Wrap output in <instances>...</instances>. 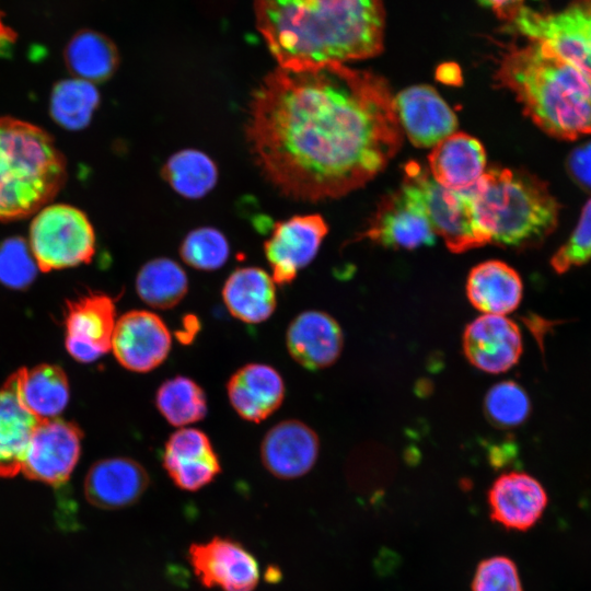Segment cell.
Masks as SVG:
<instances>
[{"label":"cell","instance_id":"22","mask_svg":"<svg viewBox=\"0 0 591 591\" xmlns=\"http://www.w3.org/2000/svg\"><path fill=\"white\" fill-rule=\"evenodd\" d=\"M285 392L279 372L265 363L244 364L227 383L230 405L251 422H260L274 414L282 404Z\"/></svg>","mask_w":591,"mask_h":591},{"label":"cell","instance_id":"7","mask_svg":"<svg viewBox=\"0 0 591 591\" xmlns=\"http://www.w3.org/2000/svg\"><path fill=\"white\" fill-rule=\"evenodd\" d=\"M28 246L42 271L74 267L93 258L94 229L80 209L63 204L47 205L31 223Z\"/></svg>","mask_w":591,"mask_h":591},{"label":"cell","instance_id":"18","mask_svg":"<svg viewBox=\"0 0 591 591\" xmlns=\"http://www.w3.org/2000/svg\"><path fill=\"white\" fill-rule=\"evenodd\" d=\"M259 453L264 467L275 477L299 478L316 463L320 439L306 424L286 419L266 432Z\"/></svg>","mask_w":591,"mask_h":591},{"label":"cell","instance_id":"15","mask_svg":"<svg viewBox=\"0 0 591 591\" xmlns=\"http://www.w3.org/2000/svg\"><path fill=\"white\" fill-rule=\"evenodd\" d=\"M364 235L386 247L413 250L434 242V232L415 195L402 187L380 205Z\"/></svg>","mask_w":591,"mask_h":591},{"label":"cell","instance_id":"40","mask_svg":"<svg viewBox=\"0 0 591 591\" xmlns=\"http://www.w3.org/2000/svg\"><path fill=\"white\" fill-rule=\"evenodd\" d=\"M199 329V322L194 315H188L183 321L182 329L176 332L177 338L183 343H190Z\"/></svg>","mask_w":591,"mask_h":591},{"label":"cell","instance_id":"17","mask_svg":"<svg viewBox=\"0 0 591 591\" xmlns=\"http://www.w3.org/2000/svg\"><path fill=\"white\" fill-rule=\"evenodd\" d=\"M487 500L493 521L522 532L540 521L548 503L542 484L523 472L501 474L490 486Z\"/></svg>","mask_w":591,"mask_h":591},{"label":"cell","instance_id":"24","mask_svg":"<svg viewBox=\"0 0 591 591\" xmlns=\"http://www.w3.org/2000/svg\"><path fill=\"white\" fill-rule=\"evenodd\" d=\"M519 274L506 263L487 260L473 267L466 281L471 304L485 314L503 315L513 312L522 299Z\"/></svg>","mask_w":591,"mask_h":591},{"label":"cell","instance_id":"27","mask_svg":"<svg viewBox=\"0 0 591 591\" xmlns=\"http://www.w3.org/2000/svg\"><path fill=\"white\" fill-rule=\"evenodd\" d=\"M38 421L20 402L11 375L0 389V477H12L21 471Z\"/></svg>","mask_w":591,"mask_h":591},{"label":"cell","instance_id":"11","mask_svg":"<svg viewBox=\"0 0 591 591\" xmlns=\"http://www.w3.org/2000/svg\"><path fill=\"white\" fill-rule=\"evenodd\" d=\"M171 347V333L153 312L131 310L116 322L112 349L117 361L129 371L154 370L165 361Z\"/></svg>","mask_w":591,"mask_h":591},{"label":"cell","instance_id":"3","mask_svg":"<svg viewBox=\"0 0 591 591\" xmlns=\"http://www.w3.org/2000/svg\"><path fill=\"white\" fill-rule=\"evenodd\" d=\"M496 77L547 135L575 140L591 134V73L546 44L511 48Z\"/></svg>","mask_w":591,"mask_h":591},{"label":"cell","instance_id":"1","mask_svg":"<svg viewBox=\"0 0 591 591\" xmlns=\"http://www.w3.org/2000/svg\"><path fill=\"white\" fill-rule=\"evenodd\" d=\"M393 99L383 78L344 63L279 67L253 93L246 138L260 171L283 195L341 197L398 151Z\"/></svg>","mask_w":591,"mask_h":591},{"label":"cell","instance_id":"23","mask_svg":"<svg viewBox=\"0 0 591 591\" xmlns=\"http://www.w3.org/2000/svg\"><path fill=\"white\" fill-rule=\"evenodd\" d=\"M429 167L433 179L445 188L467 190L485 172L483 144L464 132H453L431 150Z\"/></svg>","mask_w":591,"mask_h":591},{"label":"cell","instance_id":"4","mask_svg":"<svg viewBox=\"0 0 591 591\" xmlns=\"http://www.w3.org/2000/svg\"><path fill=\"white\" fill-rule=\"evenodd\" d=\"M470 192L490 243L533 247L557 227L559 204L546 183L526 171L493 167Z\"/></svg>","mask_w":591,"mask_h":591},{"label":"cell","instance_id":"13","mask_svg":"<svg viewBox=\"0 0 591 591\" xmlns=\"http://www.w3.org/2000/svg\"><path fill=\"white\" fill-rule=\"evenodd\" d=\"M328 227L320 215L294 216L277 222L264 251L275 283L285 286L309 265L327 234Z\"/></svg>","mask_w":591,"mask_h":591},{"label":"cell","instance_id":"8","mask_svg":"<svg viewBox=\"0 0 591 591\" xmlns=\"http://www.w3.org/2000/svg\"><path fill=\"white\" fill-rule=\"evenodd\" d=\"M510 23L530 40L546 44L591 73V0H572L554 13H541L524 5Z\"/></svg>","mask_w":591,"mask_h":591},{"label":"cell","instance_id":"38","mask_svg":"<svg viewBox=\"0 0 591 591\" xmlns=\"http://www.w3.org/2000/svg\"><path fill=\"white\" fill-rule=\"evenodd\" d=\"M567 166L571 177L591 192V141L576 148L568 157Z\"/></svg>","mask_w":591,"mask_h":591},{"label":"cell","instance_id":"20","mask_svg":"<svg viewBox=\"0 0 591 591\" xmlns=\"http://www.w3.org/2000/svg\"><path fill=\"white\" fill-rule=\"evenodd\" d=\"M149 474L136 460L117 456L95 462L84 479L86 500L114 510L136 503L149 487Z\"/></svg>","mask_w":591,"mask_h":591},{"label":"cell","instance_id":"21","mask_svg":"<svg viewBox=\"0 0 591 591\" xmlns=\"http://www.w3.org/2000/svg\"><path fill=\"white\" fill-rule=\"evenodd\" d=\"M343 345L339 324L322 311L301 312L290 322L286 333V346L291 358L312 371L334 364Z\"/></svg>","mask_w":591,"mask_h":591},{"label":"cell","instance_id":"14","mask_svg":"<svg viewBox=\"0 0 591 591\" xmlns=\"http://www.w3.org/2000/svg\"><path fill=\"white\" fill-rule=\"evenodd\" d=\"M468 362L480 371L498 374L511 369L522 354L518 325L503 315L484 314L471 322L463 334Z\"/></svg>","mask_w":591,"mask_h":591},{"label":"cell","instance_id":"31","mask_svg":"<svg viewBox=\"0 0 591 591\" xmlns=\"http://www.w3.org/2000/svg\"><path fill=\"white\" fill-rule=\"evenodd\" d=\"M162 176L170 186L186 198H201L218 181L216 163L204 152L186 149L169 158Z\"/></svg>","mask_w":591,"mask_h":591},{"label":"cell","instance_id":"32","mask_svg":"<svg viewBox=\"0 0 591 591\" xmlns=\"http://www.w3.org/2000/svg\"><path fill=\"white\" fill-rule=\"evenodd\" d=\"M99 103L100 94L95 85L74 77L54 86L49 109L59 126L79 130L89 125Z\"/></svg>","mask_w":591,"mask_h":591},{"label":"cell","instance_id":"33","mask_svg":"<svg viewBox=\"0 0 591 591\" xmlns=\"http://www.w3.org/2000/svg\"><path fill=\"white\" fill-rule=\"evenodd\" d=\"M531 403L525 391L513 381H502L487 392L484 413L488 421L498 428L522 425L530 415Z\"/></svg>","mask_w":591,"mask_h":591},{"label":"cell","instance_id":"29","mask_svg":"<svg viewBox=\"0 0 591 591\" xmlns=\"http://www.w3.org/2000/svg\"><path fill=\"white\" fill-rule=\"evenodd\" d=\"M139 298L154 309L166 310L177 305L188 291L185 270L171 258L147 262L136 277Z\"/></svg>","mask_w":591,"mask_h":591},{"label":"cell","instance_id":"10","mask_svg":"<svg viewBox=\"0 0 591 591\" xmlns=\"http://www.w3.org/2000/svg\"><path fill=\"white\" fill-rule=\"evenodd\" d=\"M188 558L199 581L207 588L222 591H253L259 581L255 557L239 542L213 537L194 543Z\"/></svg>","mask_w":591,"mask_h":591},{"label":"cell","instance_id":"2","mask_svg":"<svg viewBox=\"0 0 591 591\" xmlns=\"http://www.w3.org/2000/svg\"><path fill=\"white\" fill-rule=\"evenodd\" d=\"M257 25L281 68L310 69L378 55L381 0H255Z\"/></svg>","mask_w":591,"mask_h":591},{"label":"cell","instance_id":"19","mask_svg":"<svg viewBox=\"0 0 591 591\" xmlns=\"http://www.w3.org/2000/svg\"><path fill=\"white\" fill-rule=\"evenodd\" d=\"M162 462L173 483L187 491L204 488L221 472L210 439L196 428H181L172 433L165 443Z\"/></svg>","mask_w":591,"mask_h":591},{"label":"cell","instance_id":"6","mask_svg":"<svg viewBox=\"0 0 591 591\" xmlns=\"http://www.w3.org/2000/svg\"><path fill=\"white\" fill-rule=\"evenodd\" d=\"M403 185L418 199L434 234L451 252L463 253L490 243L478 223L470 189L443 187L414 161L405 165Z\"/></svg>","mask_w":591,"mask_h":591},{"label":"cell","instance_id":"39","mask_svg":"<svg viewBox=\"0 0 591 591\" xmlns=\"http://www.w3.org/2000/svg\"><path fill=\"white\" fill-rule=\"evenodd\" d=\"M500 19L511 22L517 13L524 7V0H482Z\"/></svg>","mask_w":591,"mask_h":591},{"label":"cell","instance_id":"9","mask_svg":"<svg viewBox=\"0 0 591 591\" xmlns=\"http://www.w3.org/2000/svg\"><path fill=\"white\" fill-rule=\"evenodd\" d=\"M82 431L58 418L39 420L31 436L21 471L31 479L63 484L81 452Z\"/></svg>","mask_w":591,"mask_h":591},{"label":"cell","instance_id":"16","mask_svg":"<svg viewBox=\"0 0 591 591\" xmlns=\"http://www.w3.org/2000/svg\"><path fill=\"white\" fill-rule=\"evenodd\" d=\"M393 103L401 128L417 147H434L456 129L455 114L431 86H409Z\"/></svg>","mask_w":591,"mask_h":591},{"label":"cell","instance_id":"30","mask_svg":"<svg viewBox=\"0 0 591 591\" xmlns=\"http://www.w3.org/2000/svg\"><path fill=\"white\" fill-rule=\"evenodd\" d=\"M154 402L159 413L174 427L198 422L208 410L204 389L184 375L165 380L157 390Z\"/></svg>","mask_w":591,"mask_h":591},{"label":"cell","instance_id":"36","mask_svg":"<svg viewBox=\"0 0 591 591\" xmlns=\"http://www.w3.org/2000/svg\"><path fill=\"white\" fill-rule=\"evenodd\" d=\"M472 591H523L515 563L502 555L483 559L476 567Z\"/></svg>","mask_w":591,"mask_h":591},{"label":"cell","instance_id":"34","mask_svg":"<svg viewBox=\"0 0 591 591\" xmlns=\"http://www.w3.org/2000/svg\"><path fill=\"white\" fill-rule=\"evenodd\" d=\"M179 254L183 260L199 270H216L228 260L230 247L227 237L215 228L204 227L190 231L183 240Z\"/></svg>","mask_w":591,"mask_h":591},{"label":"cell","instance_id":"26","mask_svg":"<svg viewBox=\"0 0 591 591\" xmlns=\"http://www.w3.org/2000/svg\"><path fill=\"white\" fill-rule=\"evenodd\" d=\"M12 376L20 402L38 420L56 418L66 408L69 384L58 366L22 368Z\"/></svg>","mask_w":591,"mask_h":591},{"label":"cell","instance_id":"28","mask_svg":"<svg viewBox=\"0 0 591 591\" xmlns=\"http://www.w3.org/2000/svg\"><path fill=\"white\" fill-rule=\"evenodd\" d=\"M65 61L69 71L89 82L107 80L118 66V54L114 44L94 31H80L65 48Z\"/></svg>","mask_w":591,"mask_h":591},{"label":"cell","instance_id":"41","mask_svg":"<svg viewBox=\"0 0 591 591\" xmlns=\"http://www.w3.org/2000/svg\"><path fill=\"white\" fill-rule=\"evenodd\" d=\"M14 34L2 24L0 19V47L9 46L13 42Z\"/></svg>","mask_w":591,"mask_h":591},{"label":"cell","instance_id":"12","mask_svg":"<svg viewBox=\"0 0 591 591\" xmlns=\"http://www.w3.org/2000/svg\"><path fill=\"white\" fill-rule=\"evenodd\" d=\"M66 348L77 361L91 363L112 348L116 325L114 300L90 292L67 302Z\"/></svg>","mask_w":591,"mask_h":591},{"label":"cell","instance_id":"37","mask_svg":"<svg viewBox=\"0 0 591 591\" xmlns=\"http://www.w3.org/2000/svg\"><path fill=\"white\" fill-rule=\"evenodd\" d=\"M591 259V199L582 209L579 222L571 235L551 259L552 267L563 274Z\"/></svg>","mask_w":591,"mask_h":591},{"label":"cell","instance_id":"25","mask_svg":"<svg viewBox=\"0 0 591 591\" xmlns=\"http://www.w3.org/2000/svg\"><path fill=\"white\" fill-rule=\"evenodd\" d=\"M222 299L230 314L247 324L267 321L277 305L275 282L258 267L235 269L223 285Z\"/></svg>","mask_w":591,"mask_h":591},{"label":"cell","instance_id":"35","mask_svg":"<svg viewBox=\"0 0 591 591\" xmlns=\"http://www.w3.org/2000/svg\"><path fill=\"white\" fill-rule=\"evenodd\" d=\"M38 266L28 243L11 237L0 245V282L9 288L23 289L36 277Z\"/></svg>","mask_w":591,"mask_h":591},{"label":"cell","instance_id":"5","mask_svg":"<svg viewBox=\"0 0 591 591\" xmlns=\"http://www.w3.org/2000/svg\"><path fill=\"white\" fill-rule=\"evenodd\" d=\"M67 179V162L40 127L0 116V221L28 217L47 206Z\"/></svg>","mask_w":591,"mask_h":591}]
</instances>
